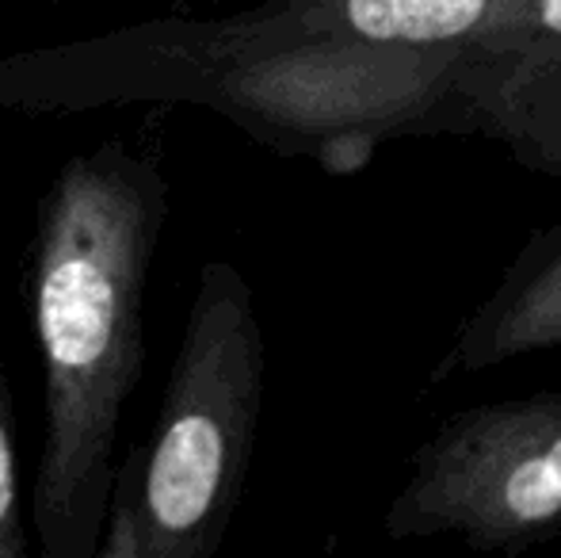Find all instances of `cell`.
Listing matches in <instances>:
<instances>
[{
  "instance_id": "cell-10",
  "label": "cell",
  "mask_w": 561,
  "mask_h": 558,
  "mask_svg": "<svg viewBox=\"0 0 561 558\" xmlns=\"http://www.w3.org/2000/svg\"><path fill=\"white\" fill-rule=\"evenodd\" d=\"M43 4H69V0H43Z\"/></svg>"
},
{
  "instance_id": "cell-7",
  "label": "cell",
  "mask_w": 561,
  "mask_h": 558,
  "mask_svg": "<svg viewBox=\"0 0 561 558\" xmlns=\"http://www.w3.org/2000/svg\"><path fill=\"white\" fill-rule=\"evenodd\" d=\"M470 104L473 135L501 141L519 164L561 180V50L508 69H478L473 61Z\"/></svg>"
},
{
  "instance_id": "cell-8",
  "label": "cell",
  "mask_w": 561,
  "mask_h": 558,
  "mask_svg": "<svg viewBox=\"0 0 561 558\" xmlns=\"http://www.w3.org/2000/svg\"><path fill=\"white\" fill-rule=\"evenodd\" d=\"M470 50L478 69H508L561 50V0H512Z\"/></svg>"
},
{
  "instance_id": "cell-9",
  "label": "cell",
  "mask_w": 561,
  "mask_h": 558,
  "mask_svg": "<svg viewBox=\"0 0 561 558\" xmlns=\"http://www.w3.org/2000/svg\"><path fill=\"white\" fill-rule=\"evenodd\" d=\"M27 555V532L20 513V475H15L12 390H8L4 341H0V558Z\"/></svg>"
},
{
  "instance_id": "cell-4",
  "label": "cell",
  "mask_w": 561,
  "mask_h": 558,
  "mask_svg": "<svg viewBox=\"0 0 561 558\" xmlns=\"http://www.w3.org/2000/svg\"><path fill=\"white\" fill-rule=\"evenodd\" d=\"M558 532L561 395L550 390L444 418L386 509L390 539L458 536L485 555H519Z\"/></svg>"
},
{
  "instance_id": "cell-5",
  "label": "cell",
  "mask_w": 561,
  "mask_h": 558,
  "mask_svg": "<svg viewBox=\"0 0 561 558\" xmlns=\"http://www.w3.org/2000/svg\"><path fill=\"white\" fill-rule=\"evenodd\" d=\"M561 349V218L535 230L485 303L455 329L428 387L485 375L508 360Z\"/></svg>"
},
{
  "instance_id": "cell-6",
  "label": "cell",
  "mask_w": 561,
  "mask_h": 558,
  "mask_svg": "<svg viewBox=\"0 0 561 558\" xmlns=\"http://www.w3.org/2000/svg\"><path fill=\"white\" fill-rule=\"evenodd\" d=\"M512 0H264L222 15L241 35H333L390 46H473Z\"/></svg>"
},
{
  "instance_id": "cell-3",
  "label": "cell",
  "mask_w": 561,
  "mask_h": 558,
  "mask_svg": "<svg viewBox=\"0 0 561 558\" xmlns=\"http://www.w3.org/2000/svg\"><path fill=\"white\" fill-rule=\"evenodd\" d=\"M264 406V333L229 261L199 269L149 444L115 470L96 558H210L237 513Z\"/></svg>"
},
{
  "instance_id": "cell-1",
  "label": "cell",
  "mask_w": 561,
  "mask_h": 558,
  "mask_svg": "<svg viewBox=\"0 0 561 558\" xmlns=\"http://www.w3.org/2000/svg\"><path fill=\"white\" fill-rule=\"evenodd\" d=\"M470 66V46L272 38L222 20H153L4 58L0 107L203 104L279 153L352 172L393 138L473 135Z\"/></svg>"
},
{
  "instance_id": "cell-2",
  "label": "cell",
  "mask_w": 561,
  "mask_h": 558,
  "mask_svg": "<svg viewBox=\"0 0 561 558\" xmlns=\"http://www.w3.org/2000/svg\"><path fill=\"white\" fill-rule=\"evenodd\" d=\"M169 184L126 138L73 153L43 200L31 318L43 356V452L31 524L43 558H96L123 413L146 367V283Z\"/></svg>"
}]
</instances>
